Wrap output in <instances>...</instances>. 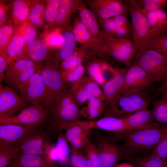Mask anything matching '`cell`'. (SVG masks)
Returning <instances> with one entry per match:
<instances>
[{
    "label": "cell",
    "mask_w": 167,
    "mask_h": 167,
    "mask_svg": "<svg viewBox=\"0 0 167 167\" xmlns=\"http://www.w3.org/2000/svg\"><path fill=\"white\" fill-rule=\"evenodd\" d=\"M114 140L122 142L124 152L131 155L151 148L167 139V125L153 122L135 129L113 132Z\"/></svg>",
    "instance_id": "1"
},
{
    "label": "cell",
    "mask_w": 167,
    "mask_h": 167,
    "mask_svg": "<svg viewBox=\"0 0 167 167\" xmlns=\"http://www.w3.org/2000/svg\"><path fill=\"white\" fill-rule=\"evenodd\" d=\"M78 106L68 91L62 94L47 106L48 113L44 128L49 136L58 135L65 130L70 122L79 119L80 116Z\"/></svg>",
    "instance_id": "2"
},
{
    "label": "cell",
    "mask_w": 167,
    "mask_h": 167,
    "mask_svg": "<svg viewBox=\"0 0 167 167\" xmlns=\"http://www.w3.org/2000/svg\"><path fill=\"white\" fill-rule=\"evenodd\" d=\"M148 88L133 92L120 93L106 107L103 117L124 118L148 108L151 101Z\"/></svg>",
    "instance_id": "3"
},
{
    "label": "cell",
    "mask_w": 167,
    "mask_h": 167,
    "mask_svg": "<svg viewBox=\"0 0 167 167\" xmlns=\"http://www.w3.org/2000/svg\"><path fill=\"white\" fill-rule=\"evenodd\" d=\"M132 63L138 65L156 82L167 79V56L151 49L139 50Z\"/></svg>",
    "instance_id": "4"
},
{
    "label": "cell",
    "mask_w": 167,
    "mask_h": 167,
    "mask_svg": "<svg viewBox=\"0 0 167 167\" xmlns=\"http://www.w3.org/2000/svg\"><path fill=\"white\" fill-rule=\"evenodd\" d=\"M40 70L46 90L47 107L69 90H67L66 83L62 80L59 66L51 58L43 63Z\"/></svg>",
    "instance_id": "5"
},
{
    "label": "cell",
    "mask_w": 167,
    "mask_h": 167,
    "mask_svg": "<svg viewBox=\"0 0 167 167\" xmlns=\"http://www.w3.org/2000/svg\"><path fill=\"white\" fill-rule=\"evenodd\" d=\"M99 167H113L128 156L121 146L109 137L99 133L95 134Z\"/></svg>",
    "instance_id": "6"
},
{
    "label": "cell",
    "mask_w": 167,
    "mask_h": 167,
    "mask_svg": "<svg viewBox=\"0 0 167 167\" xmlns=\"http://www.w3.org/2000/svg\"><path fill=\"white\" fill-rule=\"evenodd\" d=\"M102 36L107 56L128 66L131 65L137 53L133 42L110 36L103 32Z\"/></svg>",
    "instance_id": "7"
},
{
    "label": "cell",
    "mask_w": 167,
    "mask_h": 167,
    "mask_svg": "<svg viewBox=\"0 0 167 167\" xmlns=\"http://www.w3.org/2000/svg\"><path fill=\"white\" fill-rule=\"evenodd\" d=\"M93 121L78 119L67 125L64 135L71 147L85 152L91 142L90 136L93 129Z\"/></svg>",
    "instance_id": "8"
},
{
    "label": "cell",
    "mask_w": 167,
    "mask_h": 167,
    "mask_svg": "<svg viewBox=\"0 0 167 167\" xmlns=\"http://www.w3.org/2000/svg\"><path fill=\"white\" fill-rule=\"evenodd\" d=\"M48 108L32 105L16 115L0 118V125H31L44 127L47 118Z\"/></svg>",
    "instance_id": "9"
},
{
    "label": "cell",
    "mask_w": 167,
    "mask_h": 167,
    "mask_svg": "<svg viewBox=\"0 0 167 167\" xmlns=\"http://www.w3.org/2000/svg\"><path fill=\"white\" fill-rule=\"evenodd\" d=\"M18 89L20 95L32 105L46 107V92L40 69Z\"/></svg>",
    "instance_id": "10"
},
{
    "label": "cell",
    "mask_w": 167,
    "mask_h": 167,
    "mask_svg": "<svg viewBox=\"0 0 167 167\" xmlns=\"http://www.w3.org/2000/svg\"><path fill=\"white\" fill-rule=\"evenodd\" d=\"M83 2L94 13L99 23L128 12L129 6L125 1L87 0Z\"/></svg>",
    "instance_id": "11"
},
{
    "label": "cell",
    "mask_w": 167,
    "mask_h": 167,
    "mask_svg": "<svg viewBox=\"0 0 167 167\" xmlns=\"http://www.w3.org/2000/svg\"><path fill=\"white\" fill-rule=\"evenodd\" d=\"M156 80L135 63L128 66L123 87L120 93L139 91L149 88Z\"/></svg>",
    "instance_id": "12"
},
{
    "label": "cell",
    "mask_w": 167,
    "mask_h": 167,
    "mask_svg": "<svg viewBox=\"0 0 167 167\" xmlns=\"http://www.w3.org/2000/svg\"><path fill=\"white\" fill-rule=\"evenodd\" d=\"M30 103L8 86H0V118L12 116L21 111Z\"/></svg>",
    "instance_id": "13"
},
{
    "label": "cell",
    "mask_w": 167,
    "mask_h": 167,
    "mask_svg": "<svg viewBox=\"0 0 167 167\" xmlns=\"http://www.w3.org/2000/svg\"><path fill=\"white\" fill-rule=\"evenodd\" d=\"M43 129L41 126L31 125H0V146L17 148L27 135Z\"/></svg>",
    "instance_id": "14"
},
{
    "label": "cell",
    "mask_w": 167,
    "mask_h": 167,
    "mask_svg": "<svg viewBox=\"0 0 167 167\" xmlns=\"http://www.w3.org/2000/svg\"><path fill=\"white\" fill-rule=\"evenodd\" d=\"M128 12L131 17L133 42L137 52L151 40V31L145 16L141 11L129 6Z\"/></svg>",
    "instance_id": "15"
},
{
    "label": "cell",
    "mask_w": 167,
    "mask_h": 167,
    "mask_svg": "<svg viewBox=\"0 0 167 167\" xmlns=\"http://www.w3.org/2000/svg\"><path fill=\"white\" fill-rule=\"evenodd\" d=\"M49 136L43 129L38 130L23 139L17 148L23 153L46 156L44 146Z\"/></svg>",
    "instance_id": "16"
},
{
    "label": "cell",
    "mask_w": 167,
    "mask_h": 167,
    "mask_svg": "<svg viewBox=\"0 0 167 167\" xmlns=\"http://www.w3.org/2000/svg\"><path fill=\"white\" fill-rule=\"evenodd\" d=\"M73 26L78 30L81 38L79 44L88 46L95 55L106 59L107 56L104 40L93 36L80 21L79 17H75Z\"/></svg>",
    "instance_id": "17"
},
{
    "label": "cell",
    "mask_w": 167,
    "mask_h": 167,
    "mask_svg": "<svg viewBox=\"0 0 167 167\" xmlns=\"http://www.w3.org/2000/svg\"><path fill=\"white\" fill-rule=\"evenodd\" d=\"M127 68L113 67V77L106 82L102 87L105 96L106 107L120 93L124 85Z\"/></svg>",
    "instance_id": "18"
},
{
    "label": "cell",
    "mask_w": 167,
    "mask_h": 167,
    "mask_svg": "<svg viewBox=\"0 0 167 167\" xmlns=\"http://www.w3.org/2000/svg\"><path fill=\"white\" fill-rule=\"evenodd\" d=\"M82 0H59L55 22L58 29L63 31L69 28L74 13L78 11Z\"/></svg>",
    "instance_id": "19"
},
{
    "label": "cell",
    "mask_w": 167,
    "mask_h": 167,
    "mask_svg": "<svg viewBox=\"0 0 167 167\" xmlns=\"http://www.w3.org/2000/svg\"><path fill=\"white\" fill-rule=\"evenodd\" d=\"M140 11L145 16L149 25L151 40L167 32V13L164 10Z\"/></svg>",
    "instance_id": "20"
},
{
    "label": "cell",
    "mask_w": 167,
    "mask_h": 167,
    "mask_svg": "<svg viewBox=\"0 0 167 167\" xmlns=\"http://www.w3.org/2000/svg\"><path fill=\"white\" fill-rule=\"evenodd\" d=\"M52 57L47 45L40 40L35 39L25 45L17 59H25L36 62H44Z\"/></svg>",
    "instance_id": "21"
},
{
    "label": "cell",
    "mask_w": 167,
    "mask_h": 167,
    "mask_svg": "<svg viewBox=\"0 0 167 167\" xmlns=\"http://www.w3.org/2000/svg\"><path fill=\"white\" fill-rule=\"evenodd\" d=\"M77 12L80 21L89 32L94 37L103 40L102 32L100 28L96 15L88 8L83 0Z\"/></svg>",
    "instance_id": "22"
},
{
    "label": "cell",
    "mask_w": 167,
    "mask_h": 167,
    "mask_svg": "<svg viewBox=\"0 0 167 167\" xmlns=\"http://www.w3.org/2000/svg\"><path fill=\"white\" fill-rule=\"evenodd\" d=\"M60 33L61 44L58 53L52 59L59 66L64 59L70 56L77 48L71 28L62 31Z\"/></svg>",
    "instance_id": "23"
},
{
    "label": "cell",
    "mask_w": 167,
    "mask_h": 167,
    "mask_svg": "<svg viewBox=\"0 0 167 167\" xmlns=\"http://www.w3.org/2000/svg\"><path fill=\"white\" fill-rule=\"evenodd\" d=\"M16 160L19 167H61L57 162L46 156L19 152Z\"/></svg>",
    "instance_id": "24"
},
{
    "label": "cell",
    "mask_w": 167,
    "mask_h": 167,
    "mask_svg": "<svg viewBox=\"0 0 167 167\" xmlns=\"http://www.w3.org/2000/svg\"><path fill=\"white\" fill-rule=\"evenodd\" d=\"M87 105L79 109L80 117L89 120H92L103 114L106 108L104 101L95 97L90 96Z\"/></svg>",
    "instance_id": "25"
},
{
    "label": "cell",
    "mask_w": 167,
    "mask_h": 167,
    "mask_svg": "<svg viewBox=\"0 0 167 167\" xmlns=\"http://www.w3.org/2000/svg\"><path fill=\"white\" fill-rule=\"evenodd\" d=\"M128 130L139 128L153 123L155 119L151 110L140 109L124 118Z\"/></svg>",
    "instance_id": "26"
},
{
    "label": "cell",
    "mask_w": 167,
    "mask_h": 167,
    "mask_svg": "<svg viewBox=\"0 0 167 167\" xmlns=\"http://www.w3.org/2000/svg\"><path fill=\"white\" fill-rule=\"evenodd\" d=\"M44 62H36L25 59L14 60L9 64L3 81L5 82L28 69L41 66Z\"/></svg>",
    "instance_id": "27"
},
{
    "label": "cell",
    "mask_w": 167,
    "mask_h": 167,
    "mask_svg": "<svg viewBox=\"0 0 167 167\" xmlns=\"http://www.w3.org/2000/svg\"><path fill=\"white\" fill-rule=\"evenodd\" d=\"M93 127L113 132L128 130L125 118L111 117H103L96 121H94Z\"/></svg>",
    "instance_id": "28"
},
{
    "label": "cell",
    "mask_w": 167,
    "mask_h": 167,
    "mask_svg": "<svg viewBox=\"0 0 167 167\" xmlns=\"http://www.w3.org/2000/svg\"><path fill=\"white\" fill-rule=\"evenodd\" d=\"M99 24L104 33L110 36L127 39L133 41L132 31L118 26L112 18L99 22Z\"/></svg>",
    "instance_id": "29"
},
{
    "label": "cell",
    "mask_w": 167,
    "mask_h": 167,
    "mask_svg": "<svg viewBox=\"0 0 167 167\" xmlns=\"http://www.w3.org/2000/svg\"><path fill=\"white\" fill-rule=\"evenodd\" d=\"M88 49V46L84 45H81L77 48L70 56L63 60L59 65L61 71L72 70L82 64Z\"/></svg>",
    "instance_id": "30"
},
{
    "label": "cell",
    "mask_w": 167,
    "mask_h": 167,
    "mask_svg": "<svg viewBox=\"0 0 167 167\" xmlns=\"http://www.w3.org/2000/svg\"><path fill=\"white\" fill-rule=\"evenodd\" d=\"M127 159L137 167H165L167 164V159L160 157L151 153L144 156H130Z\"/></svg>",
    "instance_id": "31"
},
{
    "label": "cell",
    "mask_w": 167,
    "mask_h": 167,
    "mask_svg": "<svg viewBox=\"0 0 167 167\" xmlns=\"http://www.w3.org/2000/svg\"><path fill=\"white\" fill-rule=\"evenodd\" d=\"M32 1L16 0L12 4V15L14 22L18 26L28 20Z\"/></svg>",
    "instance_id": "32"
},
{
    "label": "cell",
    "mask_w": 167,
    "mask_h": 167,
    "mask_svg": "<svg viewBox=\"0 0 167 167\" xmlns=\"http://www.w3.org/2000/svg\"><path fill=\"white\" fill-rule=\"evenodd\" d=\"M25 46L23 38L17 33L14 32L10 42L3 53L8 60L9 64L17 60L22 53Z\"/></svg>",
    "instance_id": "33"
},
{
    "label": "cell",
    "mask_w": 167,
    "mask_h": 167,
    "mask_svg": "<svg viewBox=\"0 0 167 167\" xmlns=\"http://www.w3.org/2000/svg\"><path fill=\"white\" fill-rule=\"evenodd\" d=\"M130 7L140 11L162 10L167 6V0H127Z\"/></svg>",
    "instance_id": "34"
},
{
    "label": "cell",
    "mask_w": 167,
    "mask_h": 167,
    "mask_svg": "<svg viewBox=\"0 0 167 167\" xmlns=\"http://www.w3.org/2000/svg\"><path fill=\"white\" fill-rule=\"evenodd\" d=\"M45 5L44 1H32L28 20L34 26L41 27L44 24Z\"/></svg>",
    "instance_id": "35"
},
{
    "label": "cell",
    "mask_w": 167,
    "mask_h": 167,
    "mask_svg": "<svg viewBox=\"0 0 167 167\" xmlns=\"http://www.w3.org/2000/svg\"><path fill=\"white\" fill-rule=\"evenodd\" d=\"M151 111L156 122L160 124L167 123V96L162 95L155 101Z\"/></svg>",
    "instance_id": "36"
},
{
    "label": "cell",
    "mask_w": 167,
    "mask_h": 167,
    "mask_svg": "<svg viewBox=\"0 0 167 167\" xmlns=\"http://www.w3.org/2000/svg\"><path fill=\"white\" fill-rule=\"evenodd\" d=\"M68 143L64 134L60 132L57 136L55 144L58 154V162L62 164H67L68 162L70 163L71 147Z\"/></svg>",
    "instance_id": "37"
},
{
    "label": "cell",
    "mask_w": 167,
    "mask_h": 167,
    "mask_svg": "<svg viewBox=\"0 0 167 167\" xmlns=\"http://www.w3.org/2000/svg\"><path fill=\"white\" fill-rule=\"evenodd\" d=\"M90 96L98 98L105 101V95L101 86L88 75H84L79 80Z\"/></svg>",
    "instance_id": "38"
},
{
    "label": "cell",
    "mask_w": 167,
    "mask_h": 167,
    "mask_svg": "<svg viewBox=\"0 0 167 167\" xmlns=\"http://www.w3.org/2000/svg\"><path fill=\"white\" fill-rule=\"evenodd\" d=\"M145 49L153 50L167 56V32L148 42L139 50Z\"/></svg>",
    "instance_id": "39"
},
{
    "label": "cell",
    "mask_w": 167,
    "mask_h": 167,
    "mask_svg": "<svg viewBox=\"0 0 167 167\" xmlns=\"http://www.w3.org/2000/svg\"><path fill=\"white\" fill-rule=\"evenodd\" d=\"M42 66L26 70L5 82L7 85V86L13 89H18V88L26 82L32 75L39 70Z\"/></svg>",
    "instance_id": "40"
},
{
    "label": "cell",
    "mask_w": 167,
    "mask_h": 167,
    "mask_svg": "<svg viewBox=\"0 0 167 167\" xmlns=\"http://www.w3.org/2000/svg\"><path fill=\"white\" fill-rule=\"evenodd\" d=\"M15 32L23 38L25 45L35 39L37 36L35 26L28 20L18 26L15 29Z\"/></svg>",
    "instance_id": "41"
},
{
    "label": "cell",
    "mask_w": 167,
    "mask_h": 167,
    "mask_svg": "<svg viewBox=\"0 0 167 167\" xmlns=\"http://www.w3.org/2000/svg\"><path fill=\"white\" fill-rule=\"evenodd\" d=\"M101 60H94L87 64L85 67L88 75L95 81L102 88L106 81L102 76Z\"/></svg>",
    "instance_id": "42"
},
{
    "label": "cell",
    "mask_w": 167,
    "mask_h": 167,
    "mask_svg": "<svg viewBox=\"0 0 167 167\" xmlns=\"http://www.w3.org/2000/svg\"><path fill=\"white\" fill-rule=\"evenodd\" d=\"M69 92L72 94L78 105L85 104L90 96L89 93L79 80L73 84Z\"/></svg>",
    "instance_id": "43"
},
{
    "label": "cell",
    "mask_w": 167,
    "mask_h": 167,
    "mask_svg": "<svg viewBox=\"0 0 167 167\" xmlns=\"http://www.w3.org/2000/svg\"><path fill=\"white\" fill-rule=\"evenodd\" d=\"M17 148L0 146V167H7L17 158Z\"/></svg>",
    "instance_id": "44"
},
{
    "label": "cell",
    "mask_w": 167,
    "mask_h": 167,
    "mask_svg": "<svg viewBox=\"0 0 167 167\" xmlns=\"http://www.w3.org/2000/svg\"><path fill=\"white\" fill-rule=\"evenodd\" d=\"M85 71V67L82 64L72 70L61 71L62 78L65 83L73 84L84 75Z\"/></svg>",
    "instance_id": "45"
},
{
    "label": "cell",
    "mask_w": 167,
    "mask_h": 167,
    "mask_svg": "<svg viewBox=\"0 0 167 167\" xmlns=\"http://www.w3.org/2000/svg\"><path fill=\"white\" fill-rule=\"evenodd\" d=\"M44 11L45 19L50 26L55 25L59 0L46 1Z\"/></svg>",
    "instance_id": "46"
},
{
    "label": "cell",
    "mask_w": 167,
    "mask_h": 167,
    "mask_svg": "<svg viewBox=\"0 0 167 167\" xmlns=\"http://www.w3.org/2000/svg\"><path fill=\"white\" fill-rule=\"evenodd\" d=\"M15 29L12 25H3L0 28V50L3 53L14 34Z\"/></svg>",
    "instance_id": "47"
},
{
    "label": "cell",
    "mask_w": 167,
    "mask_h": 167,
    "mask_svg": "<svg viewBox=\"0 0 167 167\" xmlns=\"http://www.w3.org/2000/svg\"><path fill=\"white\" fill-rule=\"evenodd\" d=\"M71 167H88L85 152L71 147L70 157Z\"/></svg>",
    "instance_id": "48"
},
{
    "label": "cell",
    "mask_w": 167,
    "mask_h": 167,
    "mask_svg": "<svg viewBox=\"0 0 167 167\" xmlns=\"http://www.w3.org/2000/svg\"><path fill=\"white\" fill-rule=\"evenodd\" d=\"M88 167H99L96 145L92 142L88 145L85 152Z\"/></svg>",
    "instance_id": "49"
},
{
    "label": "cell",
    "mask_w": 167,
    "mask_h": 167,
    "mask_svg": "<svg viewBox=\"0 0 167 167\" xmlns=\"http://www.w3.org/2000/svg\"><path fill=\"white\" fill-rule=\"evenodd\" d=\"M112 18L118 26L132 31L131 24L128 20L127 13L119 15Z\"/></svg>",
    "instance_id": "50"
},
{
    "label": "cell",
    "mask_w": 167,
    "mask_h": 167,
    "mask_svg": "<svg viewBox=\"0 0 167 167\" xmlns=\"http://www.w3.org/2000/svg\"><path fill=\"white\" fill-rule=\"evenodd\" d=\"M151 153L160 157L167 159V139L161 142Z\"/></svg>",
    "instance_id": "51"
},
{
    "label": "cell",
    "mask_w": 167,
    "mask_h": 167,
    "mask_svg": "<svg viewBox=\"0 0 167 167\" xmlns=\"http://www.w3.org/2000/svg\"><path fill=\"white\" fill-rule=\"evenodd\" d=\"M45 41L47 44L49 45L60 46V34H59L58 32L56 31L49 35L47 37Z\"/></svg>",
    "instance_id": "52"
},
{
    "label": "cell",
    "mask_w": 167,
    "mask_h": 167,
    "mask_svg": "<svg viewBox=\"0 0 167 167\" xmlns=\"http://www.w3.org/2000/svg\"><path fill=\"white\" fill-rule=\"evenodd\" d=\"M9 64V62L5 57L2 54H0V83L1 84L3 81L6 70Z\"/></svg>",
    "instance_id": "53"
},
{
    "label": "cell",
    "mask_w": 167,
    "mask_h": 167,
    "mask_svg": "<svg viewBox=\"0 0 167 167\" xmlns=\"http://www.w3.org/2000/svg\"><path fill=\"white\" fill-rule=\"evenodd\" d=\"M6 19V9L5 6L0 2V27L4 25Z\"/></svg>",
    "instance_id": "54"
},
{
    "label": "cell",
    "mask_w": 167,
    "mask_h": 167,
    "mask_svg": "<svg viewBox=\"0 0 167 167\" xmlns=\"http://www.w3.org/2000/svg\"><path fill=\"white\" fill-rule=\"evenodd\" d=\"M167 88V79L164 82L163 84L161 86L158 88L157 91L156 96H157Z\"/></svg>",
    "instance_id": "55"
},
{
    "label": "cell",
    "mask_w": 167,
    "mask_h": 167,
    "mask_svg": "<svg viewBox=\"0 0 167 167\" xmlns=\"http://www.w3.org/2000/svg\"><path fill=\"white\" fill-rule=\"evenodd\" d=\"M16 159L7 167H19L17 163Z\"/></svg>",
    "instance_id": "56"
},
{
    "label": "cell",
    "mask_w": 167,
    "mask_h": 167,
    "mask_svg": "<svg viewBox=\"0 0 167 167\" xmlns=\"http://www.w3.org/2000/svg\"><path fill=\"white\" fill-rule=\"evenodd\" d=\"M162 96H167V88L161 93Z\"/></svg>",
    "instance_id": "57"
},
{
    "label": "cell",
    "mask_w": 167,
    "mask_h": 167,
    "mask_svg": "<svg viewBox=\"0 0 167 167\" xmlns=\"http://www.w3.org/2000/svg\"><path fill=\"white\" fill-rule=\"evenodd\" d=\"M165 167H167V164L166 165H165Z\"/></svg>",
    "instance_id": "58"
}]
</instances>
